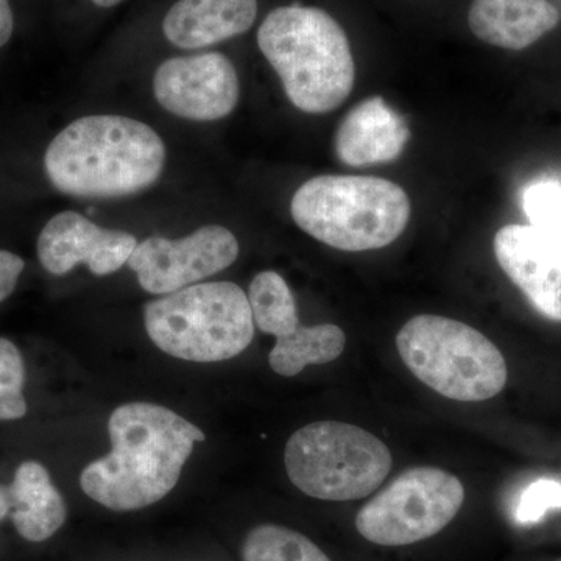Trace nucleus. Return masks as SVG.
<instances>
[{
  "instance_id": "obj_1",
  "label": "nucleus",
  "mask_w": 561,
  "mask_h": 561,
  "mask_svg": "<svg viewBox=\"0 0 561 561\" xmlns=\"http://www.w3.org/2000/svg\"><path fill=\"white\" fill-rule=\"evenodd\" d=\"M108 432V456L84 468L80 486L114 512L140 511L164 500L179 483L195 443L206 440L205 432L179 413L144 401L111 413Z\"/></svg>"
},
{
  "instance_id": "obj_2",
  "label": "nucleus",
  "mask_w": 561,
  "mask_h": 561,
  "mask_svg": "<svg viewBox=\"0 0 561 561\" xmlns=\"http://www.w3.org/2000/svg\"><path fill=\"white\" fill-rule=\"evenodd\" d=\"M165 162L161 136L144 122L99 114L55 136L44 169L55 190L83 198H116L149 190Z\"/></svg>"
},
{
  "instance_id": "obj_3",
  "label": "nucleus",
  "mask_w": 561,
  "mask_h": 561,
  "mask_svg": "<svg viewBox=\"0 0 561 561\" xmlns=\"http://www.w3.org/2000/svg\"><path fill=\"white\" fill-rule=\"evenodd\" d=\"M257 44L289 101L305 113H330L353 91L356 66L348 36L324 10L298 3L273 10Z\"/></svg>"
},
{
  "instance_id": "obj_4",
  "label": "nucleus",
  "mask_w": 561,
  "mask_h": 561,
  "mask_svg": "<svg viewBox=\"0 0 561 561\" xmlns=\"http://www.w3.org/2000/svg\"><path fill=\"white\" fill-rule=\"evenodd\" d=\"M295 224L342 251L383 249L411 219L408 194L376 176L321 175L306 181L290 203Z\"/></svg>"
},
{
  "instance_id": "obj_5",
  "label": "nucleus",
  "mask_w": 561,
  "mask_h": 561,
  "mask_svg": "<svg viewBox=\"0 0 561 561\" xmlns=\"http://www.w3.org/2000/svg\"><path fill=\"white\" fill-rule=\"evenodd\" d=\"M144 324L162 353L201 364L232 359L254 337L249 295L228 280L194 284L147 302Z\"/></svg>"
},
{
  "instance_id": "obj_6",
  "label": "nucleus",
  "mask_w": 561,
  "mask_h": 561,
  "mask_svg": "<svg viewBox=\"0 0 561 561\" xmlns=\"http://www.w3.org/2000/svg\"><path fill=\"white\" fill-rule=\"evenodd\" d=\"M398 353L421 382L454 401H486L507 383L500 348L470 324L440 316L413 317L397 337Z\"/></svg>"
},
{
  "instance_id": "obj_7",
  "label": "nucleus",
  "mask_w": 561,
  "mask_h": 561,
  "mask_svg": "<svg viewBox=\"0 0 561 561\" xmlns=\"http://www.w3.org/2000/svg\"><path fill=\"white\" fill-rule=\"evenodd\" d=\"M386 443L356 424L317 421L295 432L284 451L290 482L321 501L370 496L391 470Z\"/></svg>"
},
{
  "instance_id": "obj_8",
  "label": "nucleus",
  "mask_w": 561,
  "mask_h": 561,
  "mask_svg": "<svg viewBox=\"0 0 561 561\" xmlns=\"http://www.w3.org/2000/svg\"><path fill=\"white\" fill-rule=\"evenodd\" d=\"M463 501V483L451 472L434 467L412 468L360 508L356 529L375 545H413L445 529Z\"/></svg>"
},
{
  "instance_id": "obj_9",
  "label": "nucleus",
  "mask_w": 561,
  "mask_h": 561,
  "mask_svg": "<svg viewBox=\"0 0 561 561\" xmlns=\"http://www.w3.org/2000/svg\"><path fill=\"white\" fill-rule=\"evenodd\" d=\"M239 256V242L220 225H206L183 239L151 236L136 245L128 260L140 287L169 295L224 272Z\"/></svg>"
},
{
  "instance_id": "obj_10",
  "label": "nucleus",
  "mask_w": 561,
  "mask_h": 561,
  "mask_svg": "<svg viewBox=\"0 0 561 561\" xmlns=\"http://www.w3.org/2000/svg\"><path fill=\"white\" fill-rule=\"evenodd\" d=\"M162 108L190 121H219L239 102V77L219 51L176 57L162 62L153 79Z\"/></svg>"
},
{
  "instance_id": "obj_11",
  "label": "nucleus",
  "mask_w": 561,
  "mask_h": 561,
  "mask_svg": "<svg viewBox=\"0 0 561 561\" xmlns=\"http://www.w3.org/2000/svg\"><path fill=\"white\" fill-rule=\"evenodd\" d=\"M136 245L130 232L105 230L76 210H65L47 221L36 249L41 265L51 275H66L84 264L92 275L106 276L127 264Z\"/></svg>"
},
{
  "instance_id": "obj_12",
  "label": "nucleus",
  "mask_w": 561,
  "mask_h": 561,
  "mask_svg": "<svg viewBox=\"0 0 561 561\" xmlns=\"http://www.w3.org/2000/svg\"><path fill=\"white\" fill-rule=\"evenodd\" d=\"M502 271L548 317L561 321V241L530 225H507L494 236Z\"/></svg>"
},
{
  "instance_id": "obj_13",
  "label": "nucleus",
  "mask_w": 561,
  "mask_h": 561,
  "mask_svg": "<svg viewBox=\"0 0 561 561\" xmlns=\"http://www.w3.org/2000/svg\"><path fill=\"white\" fill-rule=\"evenodd\" d=\"M411 138L408 122L382 98H370L346 114L335 135V153L351 168L397 160Z\"/></svg>"
},
{
  "instance_id": "obj_14",
  "label": "nucleus",
  "mask_w": 561,
  "mask_h": 561,
  "mask_svg": "<svg viewBox=\"0 0 561 561\" xmlns=\"http://www.w3.org/2000/svg\"><path fill=\"white\" fill-rule=\"evenodd\" d=\"M257 16V0H179L162 21L173 46L203 49L249 32Z\"/></svg>"
},
{
  "instance_id": "obj_15",
  "label": "nucleus",
  "mask_w": 561,
  "mask_h": 561,
  "mask_svg": "<svg viewBox=\"0 0 561 561\" xmlns=\"http://www.w3.org/2000/svg\"><path fill=\"white\" fill-rule=\"evenodd\" d=\"M560 13L548 0H472L468 24L483 43L523 50L559 25Z\"/></svg>"
},
{
  "instance_id": "obj_16",
  "label": "nucleus",
  "mask_w": 561,
  "mask_h": 561,
  "mask_svg": "<svg viewBox=\"0 0 561 561\" xmlns=\"http://www.w3.org/2000/svg\"><path fill=\"white\" fill-rule=\"evenodd\" d=\"M9 493L11 518L24 540H49L68 518L66 502L39 461L28 460L18 467Z\"/></svg>"
},
{
  "instance_id": "obj_17",
  "label": "nucleus",
  "mask_w": 561,
  "mask_h": 561,
  "mask_svg": "<svg viewBox=\"0 0 561 561\" xmlns=\"http://www.w3.org/2000/svg\"><path fill=\"white\" fill-rule=\"evenodd\" d=\"M346 346V334L337 324L298 327L289 335L276 337L268 354L272 370L291 378L309 365H323L341 357Z\"/></svg>"
},
{
  "instance_id": "obj_18",
  "label": "nucleus",
  "mask_w": 561,
  "mask_h": 561,
  "mask_svg": "<svg viewBox=\"0 0 561 561\" xmlns=\"http://www.w3.org/2000/svg\"><path fill=\"white\" fill-rule=\"evenodd\" d=\"M254 327L265 334L283 337L300 327L297 302L286 279L276 272H262L251 280L249 290Z\"/></svg>"
},
{
  "instance_id": "obj_19",
  "label": "nucleus",
  "mask_w": 561,
  "mask_h": 561,
  "mask_svg": "<svg viewBox=\"0 0 561 561\" xmlns=\"http://www.w3.org/2000/svg\"><path fill=\"white\" fill-rule=\"evenodd\" d=\"M243 561H332L308 537L276 524H262L247 535Z\"/></svg>"
},
{
  "instance_id": "obj_20",
  "label": "nucleus",
  "mask_w": 561,
  "mask_h": 561,
  "mask_svg": "<svg viewBox=\"0 0 561 561\" xmlns=\"http://www.w3.org/2000/svg\"><path fill=\"white\" fill-rule=\"evenodd\" d=\"M24 386L25 367L21 351L13 342L0 337V420L24 419L27 413Z\"/></svg>"
},
{
  "instance_id": "obj_21",
  "label": "nucleus",
  "mask_w": 561,
  "mask_h": 561,
  "mask_svg": "<svg viewBox=\"0 0 561 561\" xmlns=\"http://www.w3.org/2000/svg\"><path fill=\"white\" fill-rule=\"evenodd\" d=\"M523 209L530 227L561 241V183L556 180L535 181L523 194Z\"/></svg>"
},
{
  "instance_id": "obj_22",
  "label": "nucleus",
  "mask_w": 561,
  "mask_h": 561,
  "mask_svg": "<svg viewBox=\"0 0 561 561\" xmlns=\"http://www.w3.org/2000/svg\"><path fill=\"white\" fill-rule=\"evenodd\" d=\"M556 508H561V483L552 479H538L523 491L515 518L519 524H535Z\"/></svg>"
},
{
  "instance_id": "obj_23",
  "label": "nucleus",
  "mask_w": 561,
  "mask_h": 561,
  "mask_svg": "<svg viewBox=\"0 0 561 561\" xmlns=\"http://www.w3.org/2000/svg\"><path fill=\"white\" fill-rule=\"evenodd\" d=\"M24 267L25 262L18 254L0 250V302L13 294Z\"/></svg>"
},
{
  "instance_id": "obj_24",
  "label": "nucleus",
  "mask_w": 561,
  "mask_h": 561,
  "mask_svg": "<svg viewBox=\"0 0 561 561\" xmlns=\"http://www.w3.org/2000/svg\"><path fill=\"white\" fill-rule=\"evenodd\" d=\"M14 18L9 0H0V47L9 43L13 35Z\"/></svg>"
},
{
  "instance_id": "obj_25",
  "label": "nucleus",
  "mask_w": 561,
  "mask_h": 561,
  "mask_svg": "<svg viewBox=\"0 0 561 561\" xmlns=\"http://www.w3.org/2000/svg\"><path fill=\"white\" fill-rule=\"evenodd\" d=\"M11 512V500L9 489L0 485V522L7 518Z\"/></svg>"
},
{
  "instance_id": "obj_26",
  "label": "nucleus",
  "mask_w": 561,
  "mask_h": 561,
  "mask_svg": "<svg viewBox=\"0 0 561 561\" xmlns=\"http://www.w3.org/2000/svg\"><path fill=\"white\" fill-rule=\"evenodd\" d=\"M98 7H102V9H111V7L119 5L124 0H92Z\"/></svg>"
},
{
  "instance_id": "obj_27",
  "label": "nucleus",
  "mask_w": 561,
  "mask_h": 561,
  "mask_svg": "<svg viewBox=\"0 0 561 561\" xmlns=\"http://www.w3.org/2000/svg\"><path fill=\"white\" fill-rule=\"evenodd\" d=\"M561 561V560H560Z\"/></svg>"
}]
</instances>
